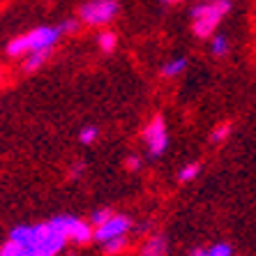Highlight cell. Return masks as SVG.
<instances>
[{
  "instance_id": "obj_1",
  "label": "cell",
  "mask_w": 256,
  "mask_h": 256,
  "mask_svg": "<svg viewBox=\"0 0 256 256\" xmlns=\"http://www.w3.org/2000/svg\"><path fill=\"white\" fill-rule=\"evenodd\" d=\"M10 240L24 244L28 250V256H56L67 244V236L58 217L42 224H21L12 228Z\"/></svg>"
},
{
  "instance_id": "obj_2",
  "label": "cell",
  "mask_w": 256,
  "mask_h": 256,
  "mask_svg": "<svg viewBox=\"0 0 256 256\" xmlns=\"http://www.w3.org/2000/svg\"><path fill=\"white\" fill-rule=\"evenodd\" d=\"M60 37V28L58 26H40V28H32L30 32L21 37H14L12 42L7 44V56H28L32 51H48L54 48V44L58 42Z\"/></svg>"
},
{
  "instance_id": "obj_3",
  "label": "cell",
  "mask_w": 256,
  "mask_h": 256,
  "mask_svg": "<svg viewBox=\"0 0 256 256\" xmlns=\"http://www.w3.org/2000/svg\"><path fill=\"white\" fill-rule=\"evenodd\" d=\"M228 12V2H201L192 10V21H194V35L196 37H210L214 28L220 26L224 14Z\"/></svg>"
},
{
  "instance_id": "obj_4",
  "label": "cell",
  "mask_w": 256,
  "mask_h": 256,
  "mask_svg": "<svg viewBox=\"0 0 256 256\" xmlns=\"http://www.w3.org/2000/svg\"><path fill=\"white\" fill-rule=\"evenodd\" d=\"M120 7L116 0H88L78 10V18L88 26H106L118 16Z\"/></svg>"
},
{
  "instance_id": "obj_5",
  "label": "cell",
  "mask_w": 256,
  "mask_h": 256,
  "mask_svg": "<svg viewBox=\"0 0 256 256\" xmlns=\"http://www.w3.org/2000/svg\"><path fill=\"white\" fill-rule=\"evenodd\" d=\"M143 138H146V146H148L150 157H160L164 155V150L168 146V132H166V122L162 116H155L150 120L146 130H143Z\"/></svg>"
},
{
  "instance_id": "obj_6",
  "label": "cell",
  "mask_w": 256,
  "mask_h": 256,
  "mask_svg": "<svg viewBox=\"0 0 256 256\" xmlns=\"http://www.w3.org/2000/svg\"><path fill=\"white\" fill-rule=\"evenodd\" d=\"M130 228H132L130 217H125V214H116V212H114L106 222H104V224H100V226L92 231V238L100 240V242L104 244V242H108V240L125 236Z\"/></svg>"
},
{
  "instance_id": "obj_7",
  "label": "cell",
  "mask_w": 256,
  "mask_h": 256,
  "mask_svg": "<svg viewBox=\"0 0 256 256\" xmlns=\"http://www.w3.org/2000/svg\"><path fill=\"white\" fill-rule=\"evenodd\" d=\"M60 224H62V231H65L67 240H74V242L84 244L92 238V231L86 222H81L78 217H72V214H58Z\"/></svg>"
},
{
  "instance_id": "obj_8",
  "label": "cell",
  "mask_w": 256,
  "mask_h": 256,
  "mask_svg": "<svg viewBox=\"0 0 256 256\" xmlns=\"http://www.w3.org/2000/svg\"><path fill=\"white\" fill-rule=\"evenodd\" d=\"M168 242L164 236H150L141 250V256H166Z\"/></svg>"
},
{
  "instance_id": "obj_9",
  "label": "cell",
  "mask_w": 256,
  "mask_h": 256,
  "mask_svg": "<svg viewBox=\"0 0 256 256\" xmlns=\"http://www.w3.org/2000/svg\"><path fill=\"white\" fill-rule=\"evenodd\" d=\"M192 256H233V247L228 242H217L210 247H196Z\"/></svg>"
},
{
  "instance_id": "obj_10",
  "label": "cell",
  "mask_w": 256,
  "mask_h": 256,
  "mask_svg": "<svg viewBox=\"0 0 256 256\" xmlns=\"http://www.w3.org/2000/svg\"><path fill=\"white\" fill-rule=\"evenodd\" d=\"M48 54H51V48H48V51H32V54H28V56H26V62H24V70L26 72L40 70V67L46 62Z\"/></svg>"
},
{
  "instance_id": "obj_11",
  "label": "cell",
  "mask_w": 256,
  "mask_h": 256,
  "mask_svg": "<svg viewBox=\"0 0 256 256\" xmlns=\"http://www.w3.org/2000/svg\"><path fill=\"white\" fill-rule=\"evenodd\" d=\"M185 67H187L185 58H173V60H168V62L162 65V74H164V76H178V74L185 72Z\"/></svg>"
},
{
  "instance_id": "obj_12",
  "label": "cell",
  "mask_w": 256,
  "mask_h": 256,
  "mask_svg": "<svg viewBox=\"0 0 256 256\" xmlns=\"http://www.w3.org/2000/svg\"><path fill=\"white\" fill-rule=\"evenodd\" d=\"M97 44H100V48L104 54H111L116 48V44H118V37H116V32H111V30H104V32L97 35Z\"/></svg>"
},
{
  "instance_id": "obj_13",
  "label": "cell",
  "mask_w": 256,
  "mask_h": 256,
  "mask_svg": "<svg viewBox=\"0 0 256 256\" xmlns=\"http://www.w3.org/2000/svg\"><path fill=\"white\" fill-rule=\"evenodd\" d=\"M0 256H28V250L24 244L14 242V240H7L2 247H0Z\"/></svg>"
},
{
  "instance_id": "obj_14",
  "label": "cell",
  "mask_w": 256,
  "mask_h": 256,
  "mask_svg": "<svg viewBox=\"0 0 256 256\" xmlns=\"http://www.w3.org/2000/svg\"><path fill=\"white\" fill-rule=\"evenodd\" d=\"M198 171H201V164H196V162H190L187 166H182L180 168V173H178V178L182 180V182H190V180H194L198 176Z\"/></svg>"
},
{
  "instance_id": "obj_15",
  "label": "cell",
  "mask_w": 256,
  "mask_h": 256,
  "mask_svg": "<svg viewBox=\"0 0 256 256\" xmlns=\"http://www.w3.org/2000/svg\"><path fill=\"white\" fill-rule=\"evenodd\" d=\"M210 51H212L214 56H226L228 54V40L224 35H214L212 44H210Z\"/></svg>"
},
{
  "instance_id": "obj_16",
  "label": "cell",
  "mask_w": 256,
  "mask_h": 256,
  "mask_svg": "<svg viewBox=\"0 0 256 256\" xmlns=\"http://www.w3.org/2000/svg\"><path fill=\"white\" fill-rule=\"evenodd\" d=\"M125 247H127L125 236H120V238H114V240H108V242H104V252H106V254H118V252H122Z\"/></svg>"
},
{
  "instance_id": "obj_17",
  "label": "cell",
  "mask_w": 256,
  "mask_h": 256,
  "mask_svg": "<svg viewBox=\"0 0 256 256\" xmlns=\"http://www.w3.org/2000/svg\"><path fill=\"white\" fill-rule=\"evenodd\" d=\"M111 214H114V210L111 208H100V210H95V212L90 214V222H92L95 226H100V224H104Z\"/></svg>"
},
{
  "instance_id": "obj_18",
  "label": "cell",
  "mask_w": 256,
  "mask_h": 256,
  "mask_svg": "<svg viewBox=\"0 0 256 256\" xmlns=\"http://www.w3.org/2000/svg\"><path fill=\"white\" fill-rule=\"evenodd\" d=\"M97 134H100V132H97V127H84V130L78 132V141L81 143H92L97 138Z\"/></svg>"
},
{
  "instance_id": "obj_19",
  "label": "cell",
  "mask_w": 256,
  "mask_h": 256,
  "mask_svg": "<svg viewBox=\"0 0 256 256\" xmlns=\"http://www.w3.org/2000/svg\"><path fill=\"white\" fill-rule=\"evenodd\" d=\"M228 130H231L228 125H220V127H214V132H212V136H210V141H212V143H222L224 138L228 136Z\"/></svg>"
},
{
  "instance_id": "obj_20",
  "label": "cell",
  "mask_w": 256,
  "mask_h": 256,
  "mask_svg": "<svg viewBox=\"0 0 256 256\" xmlns=\"http://www.w3.org/2000/svg\"><path fill=\"white\" fill-rule=\"evenodd\" d=\"M58 28H60V35H70V32H76L78 24H76V21H62Z\"/></svg>"
},
{
  "instance_id": "obj_21",
  "label": "cell",
  "mask_w": 256,
  "mask_h": 256,
  "mask_svg": "<svg viewBox=\"0 0 256 256\" xmlns=\"http://www.w3.org/2000/svg\"><path fill=\"white\" fill-rule=\"evenodd\" d=\"M127 168H130V171H138V168H141V160H138L136 155L127 157Z\"/></svg>"
},
{
  "instance_id": "obj_22",
  "label": "cell",
  "mask_w": 256,
  "mask_h": 256,
  "mask_svg": "<svg viewBox=\"0 0 256 256\" xmlns=\"http://www.w3.org/2000/svg\"><path fill=\"white\" fill-rule=\"evenodd\" d=\"M70 176H72V178H81V176H84V162L74 164V166L70 168Z\"/></svg>"
},
{
  "instance_id": "obj_23",
  "label": "cell",
  "mask_w": 256,
  "mask_h": 256,
  "mask_svg": "<svg viewBox=\"0 0 256 256\" xmlns=\"http://www.w3.org/2000/svg\"><path fill=\"white\" fill-rule=\"evenodd\" d=\"M164 2H168V5H176V2H182V0H164Z\"/></svg>"
},
{
  "instance_id": "obj_24",
  "label": "cell",
  "mask_w": 256,
  "mask_h": 256,
  "mask_svg": "<svg viewBox=\"0 0 256 256\" xmlns=\"http://www.w3.org/2000/svg\"><path fill=\"white\" fill-rule=\"evenodd\" d=\"M208 2H224V0H208Z\"/></svg>"
}]
</instances>
